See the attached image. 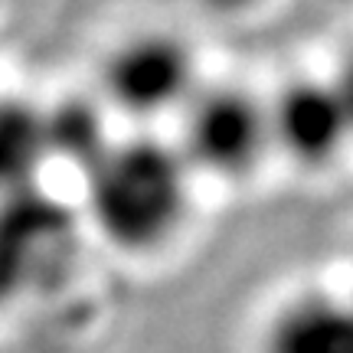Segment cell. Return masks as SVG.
Instances as JSON below:
<instances>
[{"label": "cell", "mask_w": 353, "mask_h": 353, "mask_svg": "<svg viewBox=\"0 0 353 353\" xmlns=\"http://www.w3.org/2000/svg\"><path fill=\"white\" fill-rule=\"evenodd\" d=\"M82 176L88 226L118 252H161L187 226L196 174L176 141L157 134L114 138Z\"/></svg>", "instance_id": "cell-1"}, {"label": "cell", "mask_w": 353, "mask_h": 353, "mask_svg": "<svg viewBox=\"0 0 353 353\" xmlns=\"http://www.w3.org/2000/svg\"><path fill=\"white\" fill-rule=\"evenodd\" d=\"M176 121V148L206 180H249L275 154L268 99L239 82H203Z\"/></svg>", "instance_id": "cell-2"}, {"label": "cell", "mask_w": 353, "mask_h": 353, "mask_svg": "<svg viewBox=\"0 0 353 353\" xmlns=\"http://www.w3.org/2000/svg\"><path fill=\"white\" fill-rule=\"evenodd\" d=\"M101 99L125 118L157 121L176 114L203 88L196 50L174 30H138L101 59Z\"/></svg>", "instance_id": "cell-3"}, {"label": "cell", "mask_w": 353, "mask_h": 353, "mask_svg": "<svg viewBox=\"0 0 353 353\" xmlns=\"http://www.w3.org/2000/svg\"><path fill=\"white\" fill-rule=\"evenodd\" d=\"M272 148L298 170H327L353 148V121L330 76L288 79L268 99Z\"/></svg>", "instance_id": "cell-4"}, {"label": "cell", "mask_w": 353, "mask_h": 353, "mask_svg": "<svg viewBox=\"0 0 353 353\" xmlns=\"http://www.w3.org/2000/svg\"><path fill=\"white\" fill-rule=\"evenodd\" d=\"M262 353H353V291H304L265 324Z\"/></svg>", "instance_id": "cell-5"}, {"label": "cell", "mask_w": 353, "mask_h": 353, "mask_svg": "<svg viewBox=\"0 0 353 353\" xmlns=\"http://www.w3.org/2000/svg\"><path fill=\"white\" fill-rule=\"evenodd\" d=\"M65 219L43 193L26 190L0 200V281L20 285L33 259H52L65 245Z\"/></svg>", "instance_id": "cell-6"}, {"label": "cell", "mask_w": 353, "mask_h": 353, "mask_svg": "<svg viewBox=\"0 0 353 353\" xmlns=\"http://www.w3.org/2000/svg\"><path fill=\"white\" fill-rule=\"evenodd\" d=\"M52 161L46 108L26 99H0V200L37 187Z\"/></svg>", "instance_id": "cell-7"}, {"label": "cell", "mask_w": 353, "mask_h": 353, "mask_svg": "<svg viewBox=\"0 0 353 353\" xmlns=\"http://www.w3.org/2000/svg\"><path fill=\"white\" fill-rule=\"evenodd\" d=\"M46 121H50V151L52 161L65 157L69 164H76L79 170H85L95 157H99L108 144V125L95 105L79 99H65L59 105L46 108Z\"/></svg>", "instance_id": "cell-8"}, {"label": "cell", "mask_w": 353, "mask_h": 353, "mask_svg": "<svg viewBox=\"0 0 353 353\" xmlns=\"http://www.w3.org/2000/svg\"><path fill=\"white\" fill-rule=\"evenodd\" d=\"M330 79H334V85L341 92V99H343V105H347L350 121H353V43L343 50L341 59H337V69L330 72Z\"/></svg>", "instance_id": "cell-9"}, {"label": "cell", "mask_w": 353, "mask_h": 353, "mask_svg": "<svg viewBox=\"0 0 353 353\" xmlns=\"http://www.w3.org/2000/svg\"><path fill=\"white\" fill-rule=\"evenodd\" d=\"M200 3L216 17H249L265 0H200Z\"/></svg>", "instance_id": "cell-10"}]
</instances>
